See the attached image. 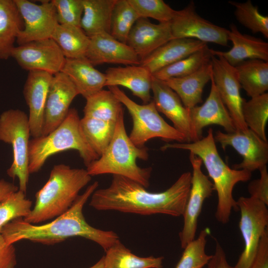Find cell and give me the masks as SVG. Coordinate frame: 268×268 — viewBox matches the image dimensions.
<instances>
[{"label":"cell","mask_w":268,"mask_h":268,"mask_svg":"<svg viewBox=\"0 0 268 268\" xmlns=\"http://www.w3.org/2000/svg\"><path fill=\"white\" fill-rule=\"evenodd\" d=\"M207 44L189 38L173 39L140 61L152 74L199 51Z\"/></svg>","instance_id":"24"},{"label":"cell","mask_w":268,"mask_h":268,"mask_svg":"<svg viewBox=\"0 0 268 268\" xmlns=\"http://www.w3.org/2000/svg\"><path fill=\"white\" fill-rule=\"evenodd\" d=\"M214 138L223 150L229 146L243 157L239 164L232 166L234 169L245 170L252 172L266 166L268 161V143L254 132L248 129L233 133L216 132Z\"/></svg>","instance_id":"14"},{"label":"cell","mask_w":268,"mask_h":268,"mask_svg":"<svg viewBox=\"0 0 268 268\" xmlns=\"http://www.w3.org/2000/svg\"><path fill=\"white\" fill-rule=\"evenodd\" d=\"M124 114L119 116L112 138L105 151L86 169L91 177L107 174L119 175L146 188L149 186L152 169L141 168L136 161L137 159H148V149L145 146L138 147L130 140L125 127Z\"/></svg>","instance_id":"5"},{"label":"cell","mask_w":268,"mask_h":268,"mask_svg":"<svg viewBox=\"0 0 268 268\" xmlns=\"http://www.w3.org/2000/svg\"><path fill=\"white\" fill-rule=\"evenodd\" d=\"M51 38L60 47L66 59L85 57L90 40L80 27L59 24Z\"/></svg>","instance_id":"30"},{"label":"cell","mask_w":268,"mask_h":268,"mask_svg":"<svg viewBox=\"0 0 268 268\" xmlns=\"http://www.w3.org/2000/svg\"><path fill=\"white\" fill-rule=\"evenodd\" d=\"M212 78L220 97L231 117L236 131L248 129L242 115L244 99L240 94L241 85L235 67L222 57L212 56Z\"/></svg>","instance_id":"15"},{"label":"cell","mask_w":268,"mask_h":268,"mask_svg":"<svg viewBox=\"0 0 268 268\" xmlns=\"http://www.w3.org/2000/svg\"><path fill=\"white\" fill-rule=\"evenodd\" d=\"M161 150L179 149L189 150L200 157L212 179L213 189L217 193V204L215 213L216 220L227 223L232 209L238 210L232 192L236 184L249 181L252 172L245 170L231 169L220 157L217 149L213 131L210 128L207 135L192 142L166 143Z\"/></svg>","instance_id":"3"},{"label":"cell","mask_w":268,"mask_h":268,"mask_svg":"<svg viewBox=\"0 0 268 268\" xmlns=\"http://www.w3.org/2000/svg\"><path fill=\"white\" fill-rule=\"evenodd\" d=\"M117 0H83V12L80 27L89 37L110 33L111 16Z\"/></svg>","instance_id":"28"},{"label":"cell","mask_w":268,"mask_h":268,"mask_svg":"<svg viewBox=\"0 0 268 268\" xmlns=\"http://www.w3.org/2000/svg\"><path fill=\"white\" fill-rule=\"evenodd\" d=\"M68 150L78 151L86 167L99 157L86 140L75 108H70L65 120L53 131L30 140L29 174L40 171L52 155Z\"/></svg>","instance_id":"6"},{"label":"cell","mask_w":268,"mask_h":268,"mask_svg":"<svg viewBox=\"0 0 268 268\" xmlns=\"http://www.w3.org/2000/svg\"><path fill=\"white\" fill-rule=\"evenodd\" d=\"M85 99L84 116L116 123L124 112L123 105L110 90L102 89Z\"/></svg>","instance_id":"32"},{"label":"cell","mask_w":268,"mask_h":268,"mask_svg":"<svg viewBox=\"0 0 268 268\" xmlns=\"http://www.w3.org/2000/svg\"><path fill=\"white\" fill-rule=\"evenodd\" d=\"M189 158L193 173L189 195L182 215L184 224L179 234L181 246L183 249L195 238L198 218L203 202L211 196L214 191L212 183L201 170L202 163L201 159L191 152Z\"/></svg>","instance_id":"10"},{"label":"cell","mask_w":268,"mask_h":268,"mask_svg":"<svg viewBox=\"0 0 268 268\" xmlns=\"http://www.w3.org/2000/svg\"><path fill=\"white\" fill-rule=\"evenodd\" d=\"M152 101L158 112L166 116L186 142L198 140L192 128L189 109L183 104L178 95L164 81L153 76L151 85Z\"/></svg>","instance_id":"17"},{"label":"cell","mask_w":268,"mask_h":268,"mask_svg":"<svg viewBox=\"0 0 268 268\" xmlns=\"http://www.w3.org/2000/svg\"><path fill=\"white\" fill-rule=\"evenodd\" d=\"M192 174L181 175L165 191L148 192L140 184L127 178L113 175L109 186L96 190L89 205L98 210H116L141 215H183L191 186Z\"/></svg>","instance_id":"1"},{"label":"cell","mask_w":268,"mask_h":268,"mask_svg":"<svg viewBox=\"0 0 268 268\" xmlns=\"http://www.w3.org/2000/svg\"><path fill=\"white\" fill-rule=\"evenodd\" d=\"M78 95L76 87L66 74L61 71L53 75L46 102L42 135L49 134L63 122Z\"/></svg>","instance_id":"16"},{"label":"cell","mask_w":268,"mask_h":268,"mask_svg":"<svg viewBox=\"0 0 268 268\" xmlns=\"http://www.w3.org/2000/svg\"><path fill=\"white\" fill-rule=\"evenodd\" d=\"M10 57L28 71H43L53 75L61 71L66 61L60 47L52 38L14 46Z\"/></svg>","instance_id":"13"},{"label":"cell","mask_w":268,"mask_h":268,"mask_svg":"<svg viewBox=\"0 0 268 268\" xmlns=\"http://www.w3.org/2000/svg\"><path fill=\"white\" fill-rule=\"evenodd\" d=\"M249 268H268V230L260 240L256 257Z\"/></svg>","instance_id":"44"},{"label":"cell","mask_w":268,"mask_h":268,"mask_svg":"<svg viewBox=\"0 0 268 268\" xmlns=\"http://www.w3.org/2000/svg\"><path fill=\"white\" fill-rule=\"evenodd\" d=\"M212 56L210 49L207 45L189 56L161 69L152 76L162 81L172 77L185 76L196 71L210 62Z\"/></svg>","instance_id":"35"},{"label":"cell","mask_w":268,"mask_h":268,"mask_svg":"<svg viewBox=\"0 0 268 268\" xmlns=\"http://www.w3.org/2000/svg\"><path fill=\"white\" fill-rule=\"evenodd\" d=\"M88 268H104L103 257L101 258L95 264Z\"/></svg>","instance_id":"47"},{"label":"cell","mask_w":268,"mask_h":268,"mask_svg":"<svg viewBox=\"0 0 268 268\" xmlns=\"http://www.w3.org/2000/svg\"><path fill=\"white\" fill-rule=\"evenodd\" d=\"M241 87L251 97L268 90V62L260 60L245 61L235 67Z\"/></svg>","instance_id":"29"},{"label":"cell","mask_w":268,"mask_h":268,"mask_svg":"<svg viewBox=\"0 0 268 268\" xmlns=\"http://www.w3.org/2000/svg\"><path fill=\"white\" fill-rule=\"evenodd\" d=\"M90 38L85 57L93 66L103 64L126 66L140 64V60L134 51L110 33H101Z\"/></svg>","instance_id":"19"},{"label":"cell","mask_w":268,"mask_h":268,"mask_svg":"<svg viewBox=\"0 0 268 268\" xmlns=\"http://www.w3.org/2000/svg\"><path fill=\"white\" fill-rule=\"evenodd\" d=\"M242 115L248 129L267 141L266 127L268 119V93H265L243 101Z\"/></svg>","instance_id":"33"},{"label":"cell","mask_w":268,"mask_h":268,"mask_svg":"<svg viewBox=\"0 0 268 268\" xmlns=\"http://www.w3.org/2000/svg\"><path fill=\"white\" fill-rule=\"evenodd\" d=\"M173 39L170 22L154 24L148 18L140 17L132 28L127 44L134 51L141 61Z\"/></svg>","instance_id":"21"},{"label":"cell","mask_w":268,"mask_h":268,"mask_svg":"<svg viewBox=\"0 0 268 268\" xmlns=\"http://www.w3.org/2000/svg\"><path fill=\"white\" fill-rule=\"evenodd\" d=\"M32 201L25 193L18 190L0 202V233L11 221L27 216L32 209Z\"/></svg>","instance_id":"39"},{"label":"cell","mask_w":268,"mask_h":268,"mask_svg":"<svg viewBox=\"0 0 268 268\" xmlns=\"http://www.w3.org/2000/svg\"><path fill=\"white\" fill-rule=\"evenodd\" d=\"M30 131L28 116L20 109H8L0 115V140L11 145L13 160L7 170L17 178L19 190L26 193L28 183L29 144Z\"/></svg>","instance_id":"8"},{"label":"cell","mask_w":268,"mask_h":268,"mask_svg":"<svg viewBox=\"0 0 268 268\" xmlns=\"http://www.w3.org/2000/svg\"><path fill=\"white\" fill-rule=\"evenodd\" d=\"M139 18L128 0H117L112 11L110 34L127 44L130 32Z\"/></svg>","instance_id":"36"},{"label":"cell","mask_w":268,"mask_h":268,"mask_svg":"<svg viewBox=\"0 0 268 268\" xmlns=\"http://www.w3.org/2000/svg\"><path fill=\"white\" fill-rule=\"evenodd\" d=\"M110 90L128 110L133 120V128L129 138L138 147L153 138L167 141L186 142L184 135L169 125L160 115L153 101L140 105L130 99L117 86H109Z\"/></svg>","instance_id":"7"},{"label":"cell","mask_w":268,"mask_h":268,"mask_svg":"<svg viewBox=\"0 0 268 268\" xmlns=\"http://www.w3.org/2000/svg\"><path fill=\"white\" fill-rule=\"evenodd\" d=\"M211 75L210 61L193 73L163 81L178 95L184 106L190 109L202 102L203 88L210 80Z\"/></svg>","instance_id":"26"},{"label":"cell","mask_w":268,"mask_h":268,"mask_svg":"<svg viewBox=\"0 0 268 268\" xmlns=\"http://www.w3.org/2000/svg\"><path fill=\"white\" fill-rule=\"evenodd\" d=\"M170 26L173 39L189 38L206 44L228 46L229 30L201 17L197 12L193 1L183 9L176 11Z\"/></svg>","instance_id":"11"},{"label":"cell","mask_w":268,"mask_h":268,"mask_svg":"<svg viewBox=\"0 0 268 268\" xmlns=\"http://www.w3.org/2000/svg\"><path fill=\"white\" fill-rule=\"evenodd\" d=\"M228 2L235 7L234 14L240 23L253 33H261L268 38V16L260 13L257 6L254 5L250 0Z\"/></svg>","instance_id":"38"},{"label":"cell","mask_w":268,"mask_h":268,"mask_svg":"<svg viewBox=\"0 0 268 268\" xmlns=\"http://www.w3.org/2000/svg\"><path fill=\"white\" fill-rule=\"evenodd\" d=\"M116 123L83 116L80 125L88 143L100 157L110 142Z\"/></svg>","instance_id":"34"},{"label":"cell","mask_w":268,"mask_h":268,"mask_svg":"<svg viewBox=\"0 0 268 268\" xmlns=\"http://www.w3.org/2000/svg\"><path fill=\"white\" fill-rule=\"evenodd\" d=\"M23 21L14 0H0V59L10 57Z\"/></svg>","instance_id":"27"},{"label":"cell","mask_w":268,"mask_h":268,"mask_svg":"<svg viewBox=\"0 0 268 268\" xmlns=\"http://www.w3.org/2000/svg\"><path fill=\"white\" fill-rule=\"evenodd\" d=\"M236 204L240 211L239 227L244 248L234 268H249L257 255L261 238L268 229V205L250 197H240Z\"/></svg>","instance_id":"9"},{"label":"cell","mask_w":268,"mask_h":268,"mask_svg":"<svg viewBox=\"0 0 268 268\" xmlns=\"http://www.w3.org/2000/svg\"><path fill=\"white\" fill-rule=\"evenodd\" d=\"M210 230H201L197 238L189 243L183 249L182 255L175 268H202L207 265L212 255L206 254L205 248Z\"/></svg>","instance_id":"37"},{"label":"cell","mask_w":268,"mask_h":268,"mask_svg":"<svg viewBox=\"0 0 268 268\" xmlns=\"http://www.w3.org/2000/svg\"><path fill=\"white\" fill-rule=\"evenodd\" d=\"M91 180L86 169L64 164L54 165L48 181L35 195L34 207L23 220L35 224L63 214Z\"/></svg>","instance_id":"4"},{"label":"cell","mask_w":268,"mask_h":268,"mask_svg":"<svg viewBox=\"0 0 268 268\" xmlns=\"http://www.w3.org/2000/svg\"><path fill=\"white\" fill-rule=\"evenodd\" d=\"M61 72L66 74L85 99L103 89L106 75L96 69L85 57L66 59Z\"/></svg>","instance_id":"25"},{"label":"cell","mask_w":268,"mask_h":268,"mask_svg":"<svg viewBox=\"0 0 268 268\" xmlns=\"http://www.w3.org/2000/svg\"><path fill=\"white\" fill-rule=\"evenodd\" d=\"M260 178L251 182L248 185L250 197L260 200L268 205V173L267 166L259 170Z\"/></svg>","instance_id":"42"},{"label":"cell","mask_w":268,"mask_h":268,"mask_svg":"<svg viewBox=\"0 0 268 268\" xmlns=\"http://www.w3.org/2000/svg\"><path fill=\"white\" fill-rule=\"evenodd\" d=\"M58 24L80 27L83 12V0H52Z\"/></svg>","instance_id":"41"},{"label":"cell","mask_w":268,"mask_h":268,"mask_svg":"<svg viewBox=\"0 0 268 268\" xmlns=\"http://www.w3.org/2000/svg\"><path fill=\"white\" fill-rule=\"evenodd\" d=\"M104 268H162L163 257L136 256L119 241L106 251Z\"/></svg>","instance_id":"31"},{"label":"cell","mask_w":268,"mask_h":268,"mask_svg":"<svg viewBox=\"0 0 268 268\" xmlns=\"http://www.w3.org/2000/svg\"><path fill=\"white\" fill-rule=\"evenodd\" d=\"M98 185L95 181L88 186L66 212L50 222L35 225L18 218L5 225L0 234L8 245L24 240L53 245L71 237H81L95 242L106 251L120 241L118 235L113 231L93 227L87 223L83 213L84 205Z\"/></svg>","instance_id":"2"},{"label":"cell","mask_w":268,"mask_h":268,"mask_svg":"<svg viewBox=\"0 0 268 268\" xmlns=\"http://www.w3.org/2000/svg\"><path fill=\"white\" fill-rule=\"evenodd\" d=\"M23 21V28L16 42L18 45L51 38L58 24L51 0L36 4L28 0H14Z\"/></svg>","instance_id":"12"},{"label":"cell","mask_w":268,"mask_h":268,"mask_svg":"<svg viewBox=\"0 0 268 268\" xmlns=\"http://www.w3.org/2000/svg\"><path fill=\"white\" fill-rule=\"evenodd\" d=\"M53 75L43 71H28L23 95L29 108L28 121L31 136L42 135L45 108Z\"/></svg>","instance_id":"18"},{"label":"cell","mask_w":268,"mask_h":268,"mask_svg":"<svg viewBox=\"0 0 268 268\" xmlns=\"http://www.w3.org/2000/svg\"><path fill=\"white\" fill-rule=\"evenodd\" d=\"M128 0L140 18H151L159 23L170 22L177 11L163 0Z\"/></svg>","instance_id":"40"},{"label":"cell","mask_w":268,"mask_h":268,"mask_svg":"<svg viewBox=\"0 0 268 268\" xmlns=\"http://www.w3.org/2000/svg\"><path fill=\"white\" fill-rule=\"evenodd\" d=\"M207 268H234L228 263L225 253L217 241L214 253L207 264Z\"/></svg>","instance_id":"45"},{"label":"cell","mask_w":268,"mask_h":268,"mask_svg":"<svg viewBox=\"0 0 268 268\" xmlns=\"http://www.w3.org/2000/svg\"><path fill=\"white\" fill-rule=\"evenodd\" d=\"M228 40L232 42L231 49L226 52L210 49L213 56L222 57L233 67L249 60L268 62V43L261 39L241 33L234 24L230 25Z\"/></svg>","instance_id":"22"},{"label":"cell","mask_w":268,"mask_h":268,"mask_svg":"<svg viewBox=\"0 0 268 268\" xmlns=\"http://www.w3.org/2000/svg\"><path fill=\"white\" fill-rule=\"evenodd\" d=\"M211 88L208 96L201 106L189 109L194 132L198 139L202 138V129L210 125L222 127L227 133L236 131L233 121L222 101L215 85L212 75Z\"/></svg>","instance_id":"20"},{"label":"cell","mask_w":268,"mask_h":268,"mask_svg":"<svg viewBox=\"0 0 268 268\" xmlns=\"http://www.w3.org/2000/svg\"><path fill=\"white\" fill-rule=\"evenodd\" d=\"M16 264L13 244H7L0 233V268H15Z\"/></svg>","instance_id":"43"},{"label":"cell","mask_w":268,"mask_h":268,"mask_svg":"<svg viewBox=\"0 0 268 268\" xmlns=\"http://www.w3.org/2000/svg\"><path fill=\"white\" fill-rule=\"evenodd\" d=\"M18 190V187L14 184L4 179L0 180V202Z\"/></svg>","instance_id":"46"},{"label":"cell","mask_w":268,"mask_h":268,"mask_svg":"<svg viewBox=\"0 0 268 268\" xmlns=\"http://www.w3.org/2000/svg\"><path fill=\"white\" fill-rule=\"evenodd\" d=\"M105 86L127 88L144 104L152 100L150 94L153 76L141 65L109 67L106 71Z\"/></svg>","instance_id":"23"}]
</instances>
